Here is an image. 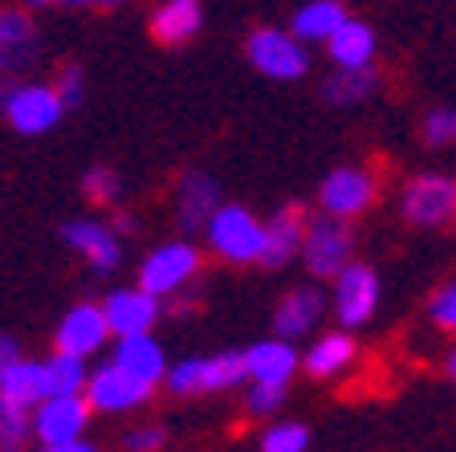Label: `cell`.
Masks as SVG:
<instances>
[{
  "label": "cell",
  "mask_w": 456,
  "mask_h": 452,
  "mask_svg": "<svg viewBox=\"0 0 456 452\" xmlns=\"http://www.w3.org/2000/svg\"><path fill=\"white\" fill-rule=\"evenodd\" d=\"M66 114L69 111H66V103H61L53 82H20L12 103H9V111H4V119H9V127L17 135L37 139V135H49L53 127H61Z\"/></svg>",
  "instance_id": "obj_9"
},
{
  "label": "cell",
  "mask_w": 456,
  "mask_h": 452,
  "mask_svg": "<svg viewBox=\"0 0 456 452\" xmlns=\"http://www.w3.org/2000/svg\"><path fill=\"white\" fill-rule=\"evenodd\" d=\"M419 139L432 151H444L456 143V106H432L419 123Z\"/></svg>",
  "instance_id": "obj_29"
},
{
  "label": "cell",
  "mask_w": 456,
  "mask_h": 452,
  "mask_svg": "<svg viewBox=\"0 0 456 452\" xmlns=\"http://www.w3.org/2000/svg\"><path fill=\"white\" fill-rule=\"evenodd\" d=\"M163 444H167V432H163L159 424L131 428V432L123 436V448H126V452H159Z\"/></svg>",
  "instance_id": "obj_35"
},
{
  "label": "cell",
  "mask_w": 456,
  "mask_h": 452,
  "mask_svg": "<svg viewBox=\"0 0 456 452\" xmlns=\"http://www.w3.org/2000/svg\"><path fill=\"white\" fill-rule=\"evenodd\" d=\"M297 367H302V355L294 350V342H285V339H261V342H253V347H245V371L253 383L289 387Z\"/></svg>",
  "instance_id": "obj_20"
},
{
  "label": "cell",
  "mask_w": 456,
  "mask_h": 452,
  "mask_svg": "<svg viewBox=\"0 0 456 452\" xmlns=\"http://www.w3.org/2000/svg\"><path fill=\"white\" fill-rule=\"evenodd\" d=\"M155 396V383H147V379L131 375V371H123L118 363H110L106 358L102 367L90 371V383H86V399H90V407L94 412H134V407H142L147 399Z\"/></svg>",
  "instance_id": "obj_11"
},
{
  "label": "cell",
  "mask_w": 456,
  "mask_h": 452,
  "mask_svg": "<svg viewBox=\"0 0 456 452\" xmlns=\"http://www.w3.org/2000/svg\"><path fill=\"white\" fill-rule=\"evenodd\" d=\"M204 236L212 253L228 265H261L265 257V220H256L245 204H224Z\"/></svg>",
  "instance_id": "obj_3"
},
{
  "label": "cell",
  "mask_w": 456,
  "mask_h": 452,
  "mask_svg": "<svg viewBox=\"0 0 456 452\" xmlns=\"http://www.w3.org/2000/svg\"><path fill=\"white\" fill-rule=\"evenodd\" d=\"M17 358H25V350H20V342L12 339V334H4L0 330V379H4V371L17 363Z\"/></svg>",
  "instance_id": "obj_36"
},
{
  "label": "cell",
  "mask_w": 456,
  "mask_h": 452,
  "mask_svg": "<svg viewBox=\"0 0 456 452\" xmlns=\"http://www.w3.org/2000/svg\"><path fill=\"white\" fill-rule=\"evenodd\" d=\"M106 322H110L114 339H126V334H151L155 322L163 314V298L147 293L142 285H131V290H114L106 293L102 301Z\"/></svg>",
  "instance_id": "obj_17"
},
{
  "label": "cell",
  "mask_w": 456,
  "mask_h": 452,
  "mask_svg": "<svg viewBox=\"0 0 456 452\" xmlns=\"http://www.w3.org/2000/svg\"><path fill=\"white\" fill-rule=\"evenodd\" d=\"M310 448V428L297 420H281L261 432V452H305Z\"/></svg>",
  "instance_id": "obj_30"
},
{
  "label": "cell",
  "mask_w": 456,
  "mask_h": 452,
  "mask_svg": "<svg viewBox=\"0 0 456 452\" xmlns=\"http://www.w3.org/2000/svg\"><path fill=\"white\" fill-rule=\"evenodd\" d=\"M200 25H204L200 0H163L151 12V37L159 45H183L200 33Z\"/></svg>",
  "instance_id": "obj_21"
},
{
  "label": "cell",
  "mask_w": 456,
  "mask_h": 452,
  "mask_svg": "<svg viewBox=\"0 0 456 452\" xmlns=\"http://www.w3.org/2000/svg\"><path fill=\"white\" fill-rule=\"evenodd\" d=\"M110 363H118L123 371L131 375L147 379V383L159 387V379H167L171 363H167V350L155 334H126V339H114V355Z\"/></svg>",
  "instance_id": "obj_19"
},
{
  "label": "cell",
  "mask_w": 456,
  "mask_h": 452,
  "mask_svg": "<svg viewBox=\"0 0 456 452\" xmlns=\"http://www.w3.org/2000/svg\"><path fill=\"white\" fill-rule=\"evenodd\" d=\"M245 53H248V62H253L256 74L273 78V82H302L314 66L310 45L297 41L289 29H277V25L253 29L248 41H245Z\"/></svg>",
  "instance_id": "obj_2"
},
{
  "label": "cell",
  "mask_w": 456,
  "mask_h": 452,
  "mask_svg": "<svg viewBox=\"0 0 456 452\" xmlns=\"http://www.w3.org/2000/svg\"><path fill=\"white\" fill-rule=\"evenodd\" d=\"M200 274V253L191 241H167V245H155L151 253L142 257L139 265V282L147 293H155V298H175V293H183V285L191 282V277Z\"/></svg>",
  "instance_id": "obj_6"
},
{
  "label": "cell",
  "mask_w": 456,
  "mask_h": 452,
  "mask_svg": "<svg viewBox=\"0 0 456 452\" xmlns=\"http://www.w3.org/2000/svg\"><path fill=\"white\" fill-rule=\"evenodd\" d=\"M245 379H248L245 350H220V355L171 363L163 383H167L171 396H216V391H228V387H240Z\"/></svg>",
  "instance_id": "obj_1"
},
{
  "label": "cell",
  "mask_w": 456,
  "mask_h": 452,
  "mask_svg": "<svg viewBox=\"0 0 456 452\" xmlns=\"http://www.w3.org/2000/svg\"><path fill=\"white\" fill-rule=\"evenodd\" d=\"M17 86H20V78H0V114L9 111L12 95H17Z\"/></svg>",
  "instance_id": "obj_39"
},
{
  "label": "cell",
  "mask_w": 456,
  "mask_h": 452,
  "mask_svg": "<svg viewBox=\"0 0 456 452\" xmlns=\"http://www.w3.org/2000/svg\"><path fill=\"white\" fill-rule=\"evenodd\" d=\"M61 245H69L77 257H82L94 274H114L123 265V241H118V228L102 225V220L77 217L61 225Z\"/></svg>",
  "instance_id": "obj_14"
},
{
  "label": "cell",
  "mask_w": 456,
  "mask_h": 452,
  "mask_svg": "<svg viewBox=\"0 0 456 452\" xmlns=\"http://www.w3.org/2000/svg\"><path fill=\"white\" fill-rule=\"evenodd\" d=\"M90 415H94V407L86 396H49L33 407V436H37V444L86 440Z\"/></svg>",
  "instance_id": "obj_12"
},
{
  "label": "cell",
  "mask_w": 456,
  "mask_h": 452,
  "mask_svg": "<svg viewBox=\"0 0 456 452\" xmlns=\"http://www.w3.org/2000/svg\"><path fill=\"white\" fill-rule=\"evenodd\" d=\"M285 391H289L285 383H253L245 391V407L253 415H277L285 404Z\"/></svg>",
  "instance_id": "obj_32"
},
{
  "label": "cell",
  "mask_w": 456,
  "mask_h": 452,
  "mask_svg": "<svg viewBox=\"0 0 456 452\" xmlns=\"http://www.w3.org/2000/svg\"><path fill=\"white\" fill-rule=\"evenodd\" d=\"M0 396L9 399V404L25 407V412H33V407L41 404V399H49L45 391V363L41 358H17L9 371H4V379H0Z\"/></svg>",
  "instance_id": "obj_25"
},
{
  "label": "cell",
  "mask_w": 456,
  "mask_h": 452,
  "mask_svg": "<svg viewBox=\"0 0 456 452\" xmlns=\"http://www.w3.org/2000/svg\"><path fill=\"white\" fill-rule=\"evenodd\" d=\"M444 375H448V379H452V383H456V347L448 350V358H444Z\"/></svg>",
  "instance_id": "obj_40"
},
{
  "label": "cell",
  "mask_w": 456,
  "mask_h": 452,
  "mask_svg": "<svg viewBox=\"0 0 456 452\" xmlns=\"http://www.w3.org/2000/svg\"><path fill=\"white\" fill-rule=\"evenodd\" d=\"M28 9H77V4H94V0H25Z\"/></svg>",
  "instance_id": "obj_37"
},
{
  "label": "cell",
  "mask_w": 456,
  "mask_h": 452,
  "mask_svg": "<svg viewBox=\"0 0 456 452\" xmlns=\"http://www.w3.org/2000/svg\"><path fill=\"white\" fill-rule=\"evenodd\" d=\"M98 4H123V0H98Z\"/></svg>",
  "instance_id": "obj_41"
},
{
  "label": "cell",
  "mask_w": 456,
  "mask_h": 452,
  "mask_svg": "<svg viewBox=\"0 0 456 452\" xmlns=\"http://www.w3.org/2000/svg\"><path fill=\"white\" fill-rule=\"evenodd\" d=\"M375 192H379L375 176L359 163H346V168L326 171V179L318 184V208H322V217L354 220L375 204Z\"/></svg>",
  "instance_id": "obj_8"
},
{
  "label": "cell",
  "mask_w": 456,
  "mask_h": 452,
  "mask_svg": "<svg viewBox=\"0 0 456 452\" xmlns=\"http://www.w3.org/2000/svg\"><path fill=\"white\" fill-rule=\"evenodd\" d=\"M326 53H330L334 70H375V29L367 21H346V25L326 41Z\"/></svg>",
  "instance_id": "obj_22"
},
{
  "label": "cell",
  "mask_w": 456,
  "mask_h": 452,
  "mask_svg": "<svg viewBox=\"0 0 456 452\" xmlns=\"http://www.w3.org/2000/svg\"><path fill=\"white\" fill-rule=\"evenodd\" d=\"M45 363V391L49 396H86V383H90V363L77 355H53L41 358Z\"/></svg>",
  "instance_id": "obj_27"
},
{
  "label": "cell",
  "mask_w": 456,
  "mask_h": 452,
  "mask_svg": "<svg viewBox=\"0 0 456 452\" xmlns=\"http://www.w3.org/2000/svg\"><path fill=\"white\" fill-rule=\"evenodd\" d=\"M224 200H220V184L208 171H183L180 188H175V220H180L183 233H208L212 217H216Z\"/></svg>",
  "instance_id": "obj_16"
},
{
  "label": "cell",
  "mask_w": 456,
  "mask_h": 452,
  "mask_svg": "<svg viewBox=\"0 0 456 452\" xmlns=\"http://www.w3.org/2000/svg\"><path fill=\"white\" fill-rule=\"evenodd\" d=\"M37 452H98L90 440H74V444H37Z\"/></svg>",
  "instance_id": "obj_38"
},
{
  "label": "cell",
  "mask_w": 456,
  "mask_h": 452,
  "mask_svg": "<svg viewBox=\"0 0 456 452\" xmlns=\"http://www.w3.org/2000/svg\"><path fill=\"white\" fill-rule=\"evenodd\" d=\"M379 90V74L375 70H334L322 82V103L326 106H359Z\"/></svg>",
  "instance_id": "obj_26"
},
{
  "label": "cell",
  "mask_w": 456,
  "mask_h": 452,
  "mask_svg": "<svg viewBox=\"0 0 456 452\" xmlns=\"http://www.w3.org/2000/svg\"><path fill=\"white\" fill-rule=\"evenodd\" d=\"M326 306H330V293H326L318 282L294 285L273 310V339H285V342L305 339V334L322 322Z\"/></svg>",
  "instance_id": "obj_15"
},
{
  "label": "cell",
  "mask_w": 456,
  "mask_h": 452,
  "mask_svg": "<svg viewBox=\"0 0 456 452\" xmlns=\"http://www.w3.org/2000/svg\"><path fill=\"white\" fill-rule=\"evenodd\" d=\"M114 339L110 322H106L102 301H77L61 314L53 330V350L61 355H77V358H90V355H102V347Z\"/></svg>",
  "instance_id": "obj_10"
},
{
  "label": "cell",
  "mask_w": 456,
  "mask_h": 452,
  "mask_svg": "<svg viewBox=\"0 0 456 452\" xmlns=\"http://www.w3.org/2000/svg\"><path fill=\"white\" fill-rule=\"evenodd\" d=\"M428 318L436 322L440 330H452L456 334V282L432 293V301H428Z\"/></svg>",
  "instance_id": "obj_34"
},
{
  "label": "cell",
  "mask_w": 456,
  "mask_h": 452,
  "mask_svg": "<svg viewBox=\"0 0 456 452\" xmlns=\"http://www.w3.org/2000/svg\"><path fill=\"white\" fill-rule=\"evenodd\" d=\"M302 265L310 269V277L318 282H334V277L354 265V228L351 220H334V217H310L305 228V245H302Z\"/></svg>",
  "instance_id": "obj_4"
},
{
  "label": "cell",
  "mask_w": 456,
  "mask_h": 452,
  "mask_svg": "<svg viewBox=\"0 0 456 452\" xmlns=\"http://www.w3.org/2000/svg\"><path fill=\"white\" fill-rule=\"evenodd\" d=\"M82 188H86V196L94 200V204H114V200H118V192H123V179H118V171H114V168L94 163V168L82 176Z\"/></svg>",
  "instance_id": "obj_31"
},
{
  "label": "cell",
  "mask_w": 456,
  "mask_h": 452,
  "mask_svg": "<svg viewBox=\"0 0 456 452\" xmlns=\"http://www.w3.org/2000/svg\"><path fill=\"white\" fill-rule=\"evenodd\" d=\"M346 21L351 17H346V9H342L338 0H310V4H302V9L294 12L289 33H294L297 41H305V45H326Z\"/></svg>",
  "instance_id": "obj_24"
},
{
  "label": "cell",
  "mask_w": 456,
  "mask_h": 452,
  "mask_svg": "<svg viewBox=\"0 0 456 452\" xmlns=\"http://www.w3.org/2000/svg\"><path fill=\"white\" fill-rule=\"evenodd\" d=\"M399 212L411 228H444L456 220V179L444 171H419L403 184Z\"/></svg>",
  "instance_id": "obj_5"
},
{
  "label": "cell",
  "mask_w": 456,
  "mask_h": 452,
  "mask_svg": "<svg viewBox=\"0 0 456 452\" xmlns=\"http://www.w3.org/2000/svg\"><path fill=\"white\" fill-rule=\"evenodd\" d=\"M28 436H33V412L0 396V452H20Z\"/></svg>",
  "instance_id": "obj_28"
},
{
  "label": "cell",
  "mask_w": 456,
  "mask_h": 452,
  "mask_svg": "<svg viewBox=\"0 0 456 452\" xmlns=\"http://www.w3.org/2000/svg\"><path fill=\"white\" fill-rule=\"evenodd\" d=\"M305 228H310V217H305L302 204L277 208L273 217L265 220V257H261V265H265V269H281V265H289L294 257H302Z\"/></svg>",
  "instance_id": "obj_18"
},
{
  "label": "cell",
  "mask_w": 456,
  "mask_h": 452,
  "mask_svg": "<svg viewBox=\"0 0 456 452\" xmlns=\"http://www.w3.org/2000/svg\"><path fill=\"white\" fill-rule=\"evenodd\" d=\"M53 86H57V95H61V103H66V111H77V106H82V98H86V70L69 62V66L57 70Z\"/></svg>",
  "instance_id": "obj_33"
},
{
  "label": "cell",
  "mask_w": 456,
  "mask_h": 452,
  "mask_svg": "<svg viewBox=\"0 0 456 452\" xmlns=\"http://www.w3.org/2000/svg\"><path fill=\"white\" fill-rule=\"evenodd\" d=\"M354 355H359V347H354V339L346 330H326L322 339L310 342V350L302 355V367L310 371L314 379H334L351 367Z\"/></svg>",
  "instance_id": "obj_23"
},
{
  "label": "cell",
  "mask_w": 456,
  "mask_h": 452,
  "mask_svg": "<svg viewBox=\"0 0 456 452\" xmlns=\"http://www.w3.org/2000/svg\"><path fill=\"white\" fill-rule=\"evenodd\" d=\"M330 310L342 330L367 326L375 318V310H379V274L362 261L346 265L330 282Z\"/></svg>",
  "instance_id": "obj_7"
},
{
  "label": "cell",
  "mask_w": 456,
  "mask_h": 452,
  "mask_svg": "<svg viewBox=\"0 0 456 452\" xmlns=\"http://www.w3.org/2000/svg\"><path fill=\"white\" fill-rule=\"evenodd\" d=\"M41 62V29L28 9H0V78H20Z\"/></svg>",
  "instance_id": "obj_13"
}]
</instances>
